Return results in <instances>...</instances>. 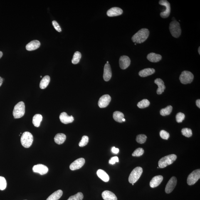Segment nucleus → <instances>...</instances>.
Here are the masks:
<instances>
[{
	"label": "nucleus",
	"mask_w": 200,
	"mask_h": 200,
	"mask_svg": "<svg viewBox=\"0 0 200 200\" xmlns=\"http://www.w3.org/2000/svg\"><path fill=\"white\" fill-rule=\"evenodd\" d=\"M149 34L148 29L146 28L142 29L132 36V41L135 43H142L148 38Z\"/></svg>",
	"instance_id": "obj_1"
},
{
	"label": "nucleus",
	"mask_w": 200,
	"mask_h": 200,
	"mask_svg": "<svg viewBox=\"0 0 200 200\" xmlns=\"http://www.w3.org/2000/svg\"><path fill=\"white\" fill-rule=\"evenodd\" d=\"M177 156L175 154H171L166 156L159 160L158 165L160 168H164L174 163L177 159Z\"/></svg>",
	"instance_id": "obj_2"
},
{
	"label": "nucleus",
	"mask_w": 200,
	"mask_h": 200,
	"mask_svg": "<svg viewBox=\"0 0 200 200\" xmlns=\"http://www.w3.org/2000/svg\"><path fill=\"white\" fill-rule=\"evenodd\" d=\"M25 105L23 102H20L15 106L13 115L15 119L21 118L25 114Z\"/></svg>",
	"instance_id": "obj_3"
},
{
	"label": "nucleus",
	"mask_w": 200,
	"mask_h": 200,
	"mask_svg": "<svg viewBox=\"0 0 200 200\" xmlns=\"http://www.w3.org/2000/svg\"><path fill=\"white\" fill-rule=\"evenodd\" d=\"M169 30L174 37L178 38L180 36L181 33L180 25L177 21H173L170 23Z\"/></svg>",
	"instance_id": "obj_4"
},
{
	"label": "nucleus",
	"mask_w": 200,
	"mask_h": 200,
	"mask_svg": "<svg viewBox=\"0 0 200 200\" xmlns=\"http://www.w3.org/2000/svg\"><path fill=\"white\" fill-rule=\"evenodd\" d=\"M33 140L32 134L29 132H25L23 133L21 137V144L25 148H29L31 147L32 144Z\"/></svg>",
	"instance_id": "obj_5"
},
{
	"label": "nucleus",
	"mask_w": 200,
	"mask_h": 200,
	"mask_svg": "<svg viewBox=\"0 0 200 200\" xmlns=\"http://www.w3.org/2000/svg\"><path fill=\"white\" fill-rule=\"evenodd\" d=\"M143 169L141 167H137L133 169L129 177V181L131 184H134L138 180L142 175Z\"/></svg>",
	"instance_id": "obj_6"
},
{
	"label": "nucleus",
	"mask_w": 200,
	"mask_h": 200,
	"mask_svg": "<svg viewBox=\"0 0 200 200\" xmlns=\"http://www.w3.org/2000/svg\"><path fill=\"white\" fill-rule=\"evenodd\" d=\"M194 76L191 72L185 70L183 71L179 77V80L183 84L190 83L194 80Z\"/></svg>",
	"instance_id": "obj_7"
},
{
	"label": "nucleus",
	"mask_w": 200,
	"mask_h": 200,
	"mask_svg": "<svg viewBox=\"0 0 200 200\" xmlns=\"http://www.w3.org/2000/svg\"><path fill=\"white\" fill-rule=\"evenodd\" d=\"M200 178V170L196 169L193 171L188 176L187 182L189 185H192L197 182Z\"/></svg>",
	"instance_id": "obj_8"
},
{
	"label": "nucleus",
	"mask_w": 200,
	"mask_h": 200,
	"mask_svg": "<svg viewBox=\"0 0 200 200\" xmlns=\"http://www.w3.org/2000/svg\"><path fill=\"white\" fill-rule=\"evenodd\" d=\"M159 4L165 7V11L160 13V16L162 18H166L168 17L171 13V5L169 2L166 0H161L159 1Z\"/></svg>",
	"instance_id": "obj_9"
},
{
	"label": "nucleus",
	"mask_w": 200,
	"mask_h": 200,
	"mask_svg": "<svg viewBox=\"0 0 200 200\" xmlns=\"http://www.w3.org/2000/svg\"><path fill=\"white\" fill-rule=\"evenodd\" d=\"M177 180L175 176L171 178L166 186L165 191L167 194H170L174 190L177 184Z\"/></svg>",
	"instance_id": "obj_10"
},
{
	"label": "nucleus",
	"mask_w": 200,
	"mask_h": 200,
	"mask_svg": "<svg viewBox=\"0 0 200 200\" xmlns=\"http://www.w3.org/2000/svg\"><path fill=\"white\" fill-rule=\"evenodd\" d=\"M111 98L109 95H105L101 97L99 100L98 105L100 108H105L109 105Z\"/></svg>",
	"instance_id": "obj_11"
},
{
	"label": "nucleus",
	"mask_w": 200,
	"mask_h": 200,
	"mask_svg": "<svg viewBox=\"0 0 200 200\" xmlns=\"http://www.w3.org/2000/svg\"><path fill=\"white\" fill-rule=\"evenodd\" d=\"M85 160L83 158H80L72 162L70 166V169L72 171L80 169L84 164Z\"/></svg>",
	"instance_id": "obj_12"
},
{
	"label": "nucleus",
	"mask_w": 200,
	"mask_h": 200,
	"mask_svg": "<svg viewBox=\"0 0 200 200\" xmlns=\"http://www.w3.org/2000/svg\"><path fill=\"white\" fill-rule=\"evenodd\" d=\"M33 172L37 173L41 175L47 174L48 172V168L46 166L41 164H39L33 166L32 168Z\"/></svg>",
	"instance_id": "obj_13"
},
{
	"label": "nucleus",
	"mask_w": 200,
	"mask_h": 200,
	"mask_svg": "<svg viewBox=\"0 0 200 200\" xmlns=\"http://www.w3.org/2000/svg\"><path fill=\"white\" fill-rule=\"evenodd\" d=\"M119 66L122 69H125L130 65L131 60L128 56L123 55L119 59Z\"/></svg>",
	"instance_id": "obj_14"
},
{
	"label": "nucleus",
	"mask_w": 200,
	"mask_h": 200,
	"mask_svg": "<svg viewBox=\"0 0 200 200\" xmlns=\"http://www.w3.org/2000/svg\"><path fill=\"white\" fill-rule=\"evenodd\" d=\"M112 76L111 69L109 63L105 64L104 68L103 78L105 81H108L110 80Z\"/></svg>",
	"instance_id": "obj_15"
},
{
	"label": "nucleus",
	"mask_w": 200,
	"mask_h": 200,
	"mask_svg": "<svg viewBox=\"0 0 200 200\" xmlns=\"http://www.w3.org/2000/svg\"><path fill=\"white\" fill-rule=\"evenodd\" d=\"M59 119L60 121L63 124H67L71 123L73 121L74 117L72 116H69L66 113L63 112L60 114Z\"/></svg>",
	"instance_id": "obj_16"
},
{
	"label": "nucleus",
	"mask_w": 200,
	"mask_h": 200,
	"mask_svg": "<svg viewBox=\"0 0 200 200\" xmlns=\"http://www.w3.org/2000/svg\"><path fill=\"white\" fill-rule=\"evenodd\" d=\"M123 13V10L118 7H113L108 10L107 15L109 17H114L120 15Z\"/></svg>",
	"instance_id": "obj_17"
},
{
	"label": "nucleus",
	"mask_w": 200,
	"mask_h": 200,
	"mask_svg": "<svg viewBox=\"0 0 200 200\" xmlns=\"http://www.w3.org/2000/svg\"><path fill=\"white\" fill-rule=\"evenodd\" d=\"M154 83L158 87L156 91L158 95H161L164 92V90L166 89L164 81L160 78H157L154 80Z\"/></svg>",
	"instance_id": "obj_18"
},
{
	"label": "nucleus",
	"mask_w": 200,
	"mask_h": 200,
	"mask_svg": "<svg viewBox=\"0 0 200 200\" xmlns=\"http://www.w3.org/2000/svg\"><path fill=\"white\" fill-rule=\"evenodd\" d=\"M163 180V177L162 175H158L153 178L150 182V186L151 188H154L158 186Z\"/></svg>",
	"instance_id": "obj_19"
},
{
	"label": "nucleus",
	"mask_w": 200,
	"mask_h": 200,
	"mask_svg": "<svg viewBox=\"0 0 200 200\" xmlns=\"http://www.w3.org/2000/svg\"><path fill=\"white\" fill-rule=\"evenodd\" d=\"M40 45L41 43L38 40H33L26 45V49L28 51H32L39 48Z\"/></svg>",
	"instance_id": "obj_20"
},
{
	"label": "nucleus",
	"mask_w": 200,
	"mask_h": 200,
	"mask_svg": "<svg viewBox=\"0 0 200 200\" xmlns=\"http://www.w3.org/2000/svg\"><path fill=\"white\" fill-rule=\"evenodd\" d=\"M102 195L104 200H117V197L115 194L110 191H103Z\"/></svg>",
	"instance_id": "obj_21"
},
{
	"label": "nucleus",
	"mask_w": 200,
	"mask_h": 200,
	"mask_svg": "<svg viewBox=\"0 0 200 200\" xmlns=\"http://www.w3.org/2000/svg\"><path fill=\"white\" fill-rule=\"evenodd\" d=\"M147 59L152 63H157L162 59V57L160 55L154 53H151L147 55Z\"/></svg>",
	"instance_id": "obj_22"
},
{
	"label": "nucleus",
	"mask_w": 200,
	"mask_h": 200,
	"mask_svg": "<svg viewBox=\"0 0 200 200\" xmlns=\"http://www.w3.org/2000/svg\"><path fill=\"white\" fill-rule=\"evenodd\" d=\"M155 72V70L153 68H146L141 70L139 72V76L141 77H145L154 74Z\"/></svg>",
	"instance_id": "obj_23"
},
{
	"label": "nucleus",
	"mask_w": 200,
	"mask_h": 200,
	"mask_svg": "<svg viewBox=\"0 0 200 200\" xmlns=\"http://www.w3.org/2000/svg\"><path fill=\"white\" fill-rule=\"evenodd\" d=\"M97 176L105 182H107L110 180V177L107 173L102 169H99L97 172Z\"/></svg>",
	"instance_id": "obj_24"
},
{
	"label": "nucleus",
	"mask_w": 200,
	"mask_h": 200,
	"mask_svg": "<svg viewBox=\"0 0 200 200\" xmlns=\"http://www.w3.org/2000/svg\"><path fill=\"white\" fill-rule=\"evenodd\" d=\"M66 139V136L64 134L59 133L56 134L54 137L55 142L58 144H63Z\"/></svg>",
	"instance_id": "obj_25"
},
{
	"label": "nucleus",
	"mask_w": 200,
	"mask_h": 200,
	"mask_svg": "<svg viewBox=\"0 0 200 200\" xmlns=\"http://www.w3.org/2000/svg\"><path fill=\"white\" fill-rule=\"evenodd\" d=\"M63 195V191L61 190H58L50 195L46 200H58Z\"/></svg>",
	"instance_id": "obj_26"
},
{
	"label": "nucleus",
	"mask_w": 200,
	"mask_h": 200,
	"mask_svg": "<svg viewBox=\"0 0 200 200\" xmlns=\"http://www.w3.org/2000/svg\"><path fill=\"white\" fill-rule=\"evenodd\" d=\"M42 119V116L41 114H36L33 117L32 123L33 125L36 127H39Z\"/></svg>",
	"instance_id": "obj_27"
},
{
	"label": "nucleus",
	"mask_w": 200,
	"mask_h": 200,
	"mask_svg": "<svg viewBox=\"0 0 200 200\" xmlns=\"http://www.w3.org/2000/svg\"><path fill=\"white\" fill-rule=\"evenodd\" d=\"M50 81V77L48 75L45 76L41 80L40 83V88L45 89L46 88Z\"/></svg>",
	"instance_id": "obj_28"
},
{
	"label": "nucleus",
	"mask_w": 200,
	"mask_h": 200,
	"mask_svg": "<svg viewBox=\"0 0 200 200\" xmlns=\"http://www.w3.org/2000/svg\"><path fill=\"white\" fill-rule=\"evenodd\" d=\"M113 117L116 122L122 123V119L124 118V115L122 112L117 111L114 113Z\"/></svg>",
	"instance_id": "obj_29"
},
{
	"label": "nucleus",
	"mask_w": 200,
	"mask_h": 200,
	"mask_svg": "<svg viewBox=\"0 0 200 200\" xmlns=\"http://www.w3.org/2000/svg\"><path fill=\"white\" fill-rule=\"evenodd\" d=\"M173 107L172 106L169 105L165 108L162 109L160 110V114L163 116L170 115L172 112Z\"/></svg>",
	"instance_id": "obj_30"
},
{
	"label": "nucleus",
	"mask_w": 200,
	"mask_h": 200,
	"mask_svg": "<svg viewBox=\"0 0 200 200\" xmlns=\"http://www.w3.org/2000/svg\"><path fill=\"white\" fill-rule=\"evenodd\" d=\"M81 58V54L78 51L76 52L73 56L72 60V63L73 64H77L80 61Z\"/></svg>",
	"instance_id": "obj_31"
},
{
	"label": "nucleus",
	"mask_w": 200,
	"mask_h": 200,
	"mask_svg": "<svg viewBox=\"0 0 200 200\" xmlns=\"http://www.w3.org/2000/svg\"><path fill=\"white\" fill-rule=\"evenodd\" d=\"M150 102L147 99H144L138 103L137 106L140 109H143L148 107Z\"/></svg>",
	"instance_id": "obj_32"
},
{
	"label": "nucleus",
	"mask_w": 200,
	"mask_h": 200,
	"mask_svg": "<svg viewBox=\"0 0 200 200\" xmlns=\"http://www.w3.org/2000/svg\"><path fill=\"white\" fill-rule=\"evenodd\" d=\"M147 137L145 134H140L137 136L136 138V141L140 144H144L145 143L147 139Z\"/></svg>",
	"instance_id": "obj_33"
},
{
	"label": "nucleus",
	"mask_w": 200,
	"mask_h": 200,
	"mask_svg": "<svg viewBox=\"0 0 200 200\" xmlns=\"http://www.w3.org/2000/svg\"><path fill=\"white\" fill-rule=\"evenodd\" d=\"M182 135L185 137H189L192 135V132L191 129L184 128L182 129L181 131Z\"/></svg>",
	"instance_id": "obj_34"
},
{
	"label": "nucleus",
	"mask_w": 200,
	"mask_h": 200,
	"mask_svg": "<svg viewBox=\"0 0 200 200\" xmlns=\"http://www.w3.org/2000/svg\"><path fill=\"white\" fill-rule=\"evenodd\" d=\"M83 198V194L82 193L80 192L73 196H70L67 200H82Z\"/></svg>",
	"instance_id": "obj_35"
},
{
	"label": "nucleus",
	"mask_w": 200,
	"mask_h": 200,
	"mask_svg": "<svg viewBox=\"0 0 200 200\" xmlns=\"http://www.w3.org/2000/svg\"><path fill=\"white\" fill-rule=\"evenodd\" d=\"M89 142V137L88 136H83L82 137L81 140L80 141L79 145L80 147H83L86 146Z\"/></svg>",
	"instance_id": "obj_36"
},
{
	"label": "nucleus",
	"mask_w": 200,
	"mask_h": 200,
	"mask_svg": "<svg viewBox=\"0 0 200 200\" xmlns=\"http://www.w3.org/2000/svg\"><path fill=\"white\" fill-rule=\"evenodd\" d=\"M144 149L142 148L139 147L136 149L134 151V152L132 154V155L133 156L139 157V156L142 155L144 154Z\"/></svg>",
	"instance_id": "obj_37"
},
{
	"label": "nucleus",
	"mask_w": 200,
	"mask_h": 200,
	"mask_svg": "<svg viewBox=\"0 0 200 200\" xmlns=\"http://www.w3.org/2000/svg\"><path fill=\"white\" fill-rule=\"evenodd\" d=\"M7 182L5 179L2 176H0V190H4L6 189Z\"/></svg>",
	"instance_id": "obj_38"
},
{
	"label": "nucleus",
	"mask_w": 200,
	"mask_h": 200,
	"mask_svg": "<svg viewBox=\"0 0 200 200\" xmlns=\"http://www.w3.org/2000/svg\"><path fill=\"white\" fill-rule=\"evenodd\" d=\"M176 120L178 123H181L185 118V115L181 112L178 113L176 115Z\"/></svg>",
	"instance_id": "obj_39"
},
{
	"label": "nucleus",
	"mask_w": 200,
	"mask_h": 200,
	"mask_svg": "<svg viewBox=\"0 0 200 200\" xmlns=\"http://www.w3.org/2000/svg\"><path fill=\"white\" fill-rule=\"evenodd\" d=\"M160 135L162 139L168 140L170 137L169 134L168 132H166L164 130H161L160 132Z\"/></svg>",
	"instance_id": "obj_40"
},
{
	"label": "nucleus",
	"mask_w": 200,
	"mask_h": 200,
	"mask_svg": "<svg viewBox=\"0 0 200 200\" xmlns=\"http://www.w3.org/2000/svg\"><path fill=\"white\" fill-rule=\"evenodd\" d=\"M53 24L54 27L55 29L58 32H61L62 31L61 28H60L59 24L56 21H53Z\"/></svg>",
	"instance_id": "obj_41"
},
{
	"label": "nucleus",
	"mask_w": 200,
	"mask_h": 200,
	"mask_svg": "<svg viewBox=\"0 0 200 200\" xmlns=\"http://www.w3.org/2000/svg\"><path fill=\"white\" fill-rule=\"evenodd\" d=\"M119 162V158L117 156H114L113 157L110 159L109 161V163L110 164H115L116 162Z\"/></svg>",
	"instance_id": "obj_42"
},
{
	"label": "nucleus",
	"mask_w": 200,
	"mask_h": 200,
	"mask_svg": "<svg viewBox=\"0 0 200 200\" xmlns=\"http://www.w3.org/2000/svg\"><path fill=\"white\" fill-rule=\"evenodd\" d=\"M112 152L113 153L117 154L119 152V149L116 148L115 147H113L112 148Z\"/></svg>",
	"instance_id": "obj_43"
},
{
	"label": "nucleus",
	"mask_w": 200,
	"mask_h": 200,
	"mask_svg": "<svg viewBox=\"0 0 200 200\" xmlns=\"http://www.w3.org/2000/svg\"><path fill=\"white\" fill-rule=\"evenodd\" d=\"M196 105L199 108H200V100L199 99L196 101Z\"/></svg>",
	"instance_id": "obj_44"
},
{
	"label": "nucleus",
	"mask_w": 200,
	"mask_h": 200,
	"mask_svg": "<svg viewBox=\"0 0 200 200\" xmlns=\"http://www.w3.org/2000/svg\"><path fill=\"white\" fill-rule=\"evenodd\" d=\"M3 80V79L1 77H0V87H1L2 85Z\"/></svg>",
	"instance_id": "obj_45"
},
{
	"label": "nucleus",
	"mask_w": 200,
	"mask_h": 200,
	"mask_svg": "<svg viewBox=\"0 0 200 200\" xmlns=\"http://www.w3.org/2000/svg\"><path fill=\"white\" fill-rule=\"evenodd\" d=\"M3 55V53L1 51H0V59L1 58Z\"/></svg>",
	"instance_id": "obj_46"
},
{
	"label": "nucleus",
	"mask_w": 200,
	"mask_h": 200,
	"mask_svg": "<svg viewBox=\"0 0 200 200\" xmlns=\"http://www.w3.org/2000/svg\"><path fill=\"white\" fill-rule=\"evenodd\" d=\"M200 47H199V48H198V53H199V54H200Z\"/></svg>",
	"instance_id": "obj_47"
},
{
	"label": "nucleus",
	"mask_w": 200,
	"mask_h": 200,
	"mask_svg": "<svg viewBox=\"0 0 200 200\" xmlns=\"http://www.w3.org/2000/svg\"><path fill=\"white\" fill-rule=\"evenodd\" d=\"M125 119L124 118L122 119V121L123 122H125Z\"/></svg>",
	"instance_id": "obj_48"
},
{
	"label": "nucleus",
	"mask_w": 200,
	"mask_h": 200,
	"mask_svg": "<svg viewBox=\"0 0 200 200\" xmlns=\"http://www.w3.org/2000/svg\"><path fill=\"white\" fill-rule=\"evenodd\" d=\"M107 63H109V62L108 61L107 62Z\"/></svg>",
	"instance_id": "obj_49"
},
{
	"label": "nucleus",
	"mask_w": 200,
	"mask_h": 200,
	"mask_svg": "<svg viewBox=\"0 0 200 200\" xmlns=\"http://www.w3.org/2000/svg\"><path fill=\"white\" fill-rule=\"evenodd\" d=\"M134 45H137V43H134Z\"/></svg>",
	"instance_id": "obj_50"
},
{
	"label": "nucleus",
	"mask_w": 200,
	"mask_h": 200,
	"mask_svg": "<svg viewBox=\"0 0 200 200\" xmlns=\"http://www.w3.org/2000/svg\"><path fill=\"white\" fill-rule=\"evenodd\" d=\"M132 185H134V184H132Z\"/></svg>",
	"instance_id": "obj_51"
},
{
	"label": "nucleus",
	"mask_w": 200,
	"mask_h": 200,
	"mask_svg": "<svg viewBox=\"0 0 200 200\" xmlns=\"http://www.w3.org/2000/svg\"><path fill=\"white\" fill-rule=\"evenodd\" d=\"M42 76H41V78H42Z\"/></svg>",
	"instance_id": "obj_52"
},
{
	"label": "nucleus",
	"mask_w": 200,
	"mask_h": 200,
	"mask_svg": "<svg viewBox=\"0 0 200 200\" xmlns=\"http://www.w3.org/2000/svg\"></svg>",
	"instance_id": "obj_53"
}]
</instances>
